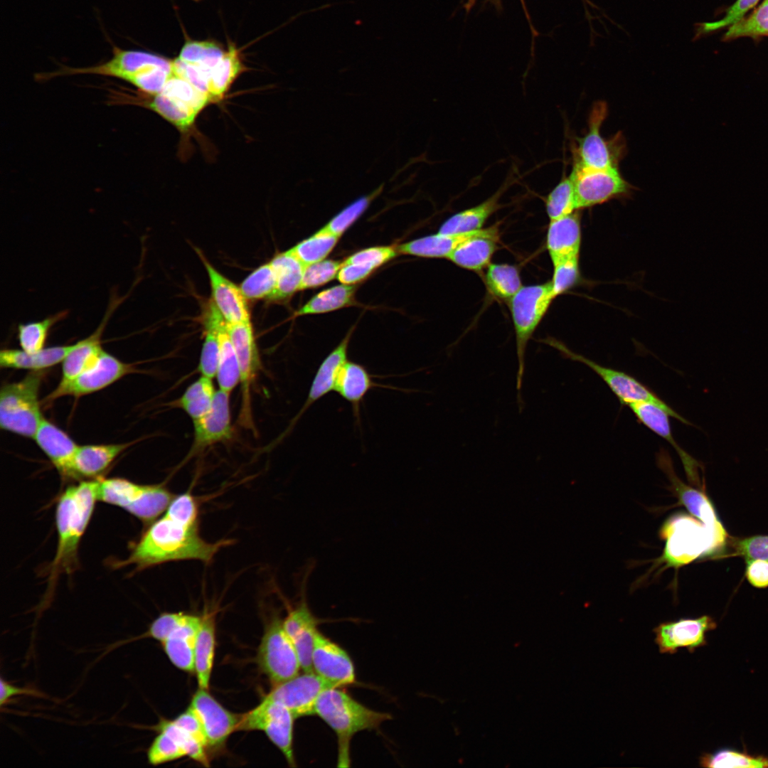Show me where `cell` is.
Returning <instances> with one entry per match:
<instances>
[{
    "instance_id": "32",
    "label": "cell",
    "mask_w": 768,
    "mask_h": 768,
    "mask_svg": "<svg viewBox=\"0 0 768 768\" xmlns=\"http://www.w3.org/2000/svg\"><path fill=\"white\" fill-rule=\"evenodd\" d=\"M373 378L363 365L347 360L336 380L334 391L351 405L353 416L358 421L361 405L369 391L377 387L388 388L375 383Z\"/></svg>"
},
{
    "instance_id": "9",
    "label": "cell",
    "mask_w": 768,
    "mask_h": 768,
    "mask_svg": "<svg viewBox=\"0 0 768 768\" xmlns=\"http://www.w3.org/2000/svg\"><path fill=\"white\" fill-rule=\"evenodd\" d=\"M143 105L159 114L181 132L193 124L201 111L210 102L209 95L174 74L161 91Z\"/></svg>"
},
{
    "instance_id": "48",
    "label": "cell",
    "mask_w": 768,
    "mask_h": 768,
    "mask_svg": "<svg viewBox=\"0 0 768 768\" xmlns=\"http://www.w3.org/2000/svg\"><path fill=\"white\" fill-rule=\"evenodd\" d=\"M66 315L67 311H62L38 321L20 324L18 327V339L21 349L33 353L45 348L50 329Z\"/></svg>"
},
{
    "instance_id": "6",
    "label": "cell",
    "mask_w": 768,
    "mask_h": 768,
    "mask_svg": "<svg viewBox=\"0 0 768 768\" xmlns=\"http://www.w3.org/2000/svg\"><path fill=\"white\" fill-rule=\"evenodd\" d=\"M174 496L160 484L142 485L122 478L98 479V501L120 507L144 522L160 517Z\"/></svg>"
},
{
    "instance_id": "56",
    "label": "cell",
    "mask_w": 768,
    "mask_h": 768,
    "mask_svg": "<svg viewBox=\"0 0 768 768\" xmlns=\"http://www.w3.org/2000/svg\"><path fill=\"white\" fill-rule=\"evenodd\" d=\"M399 252L392 246H378L358 251L348 257L343 262L358 264L373 270L394 258Z\"/></svg>"
},
{
    "instance_id": "30",
    "label": "cell",
    "mask_w": 768,
    "mask_h": 768,
    "mask_svg": "<svg viewBox=\"0 0 768 768\" xmlns=\"http://www.w3.org/2000/svg\"><path fill=\"white\" fill-rule=\"evenodd\" d=\"M580 210L550 220L546 238V247L551 261L580 256L581 247Z\"/></svg>"
},
{
    "instance_id": "2",
    "label": "cell",
    "mask_w": 768,
    "mask_h": 768,
    "mask_svg": "<svg viewBox=\"0 0 768 768\" xmlns=\"http://www.w3.org/2000/svg\"><path fill=\"white\" fill-rule=\"evenodd\" d=\"M98 479L82 481L68 487L56 507L58 545L51 565L52 576L70 572L77 564L80 541L97 500Z\"/></svg>"
},
{
    "instance_id": "51",
    "label": "cell",
    "mask_w": 768,
    "mask_h": 768,
    "mask_svg": "<svg viewBox=\"0 0 768 768\" xmlns=\"http://www.w3.org/2000/svg\"><path fill=\"white\" fill-rule=\"evenodd\" d=\"M550 220L567 215L577 210L574 184L570 176H564L545 200Z\"/></svg>"
},
{
    "instance_id": "10",
    "label": "cell",
    "mask_w": 768,
    "mask_h": 768,
    "mask_svg": "<svg viewBox=\"0 0 768 768\" xmlns=\"http://www.w3.org/2000/svg\"><path fill=\"white\" fill-rule=\"evenodd\" d=\"M257 661L273 686L296 676L302 670L296 649L284 628L283 619L278 615L266 626Z\"/></svg>"
},
{
    "instance_id": "38",
    "label": "cell",
    "mask_w": 768,
    "mask_h": 768,
    "mask_svg": "<svg viewBox=\"0 0 768 768\" xmlns=\"http://www.w3.org/2000/svg\"><path fill=\"white\" fill-rule=\"evenodd\" d=\"M215 648V621L214 615L202 617L198 631L195 651L194 671L200 688L208 689L213 666Z\"/></svg>"
},
{
    "instance_id": "21",
    "label": "cell",
    "mask_w": 768,
    "mask_h": 768,
    "mask_svg": "<svg viewBox=\"0 0 768 768\" xmlns=\"http://www.w3.org/2000/svg\"><path fill=\"white\" fill-rule=\"evenodd\" d=\"M190 706L202 725L208 750L215 752L222 749L230 735L237 730L240 717L225 709L207 689L199 688L194 693Z\"/></svg>"
},
{
    "instance_id": "52",
    "label": "cell",
    "mask_w": 768,
    "mask_h": 768,
    "mask_svg": "<svg viewBox=\"0 0 768 768\" xmlns=\"http://www.w3.org/2000/svg\"><path fill=\"white\" fill-rule=\"evenodd\" d=\"M383 189V184H381L371 193L356 198L333 217L323 228L340 237L366 210Z\"/></svg>"
},
{
    "instance_id": "19",
    "label": "cell",
    "mask_w": 768,
    "mask_h": 768,
    "mask_svg": "<svg viewBox=\"0 0 768 768\" xmlns=\"http://www.w3.org/2000/svg\"><path fill=\"white\" fill-rule=\"evenodd\" d=\"M335 687L314 672H303L274 685L267 697L285 705L296 718L315 715V705L322 691Z\"/></svg>"
},
{
    "instance_id": "33",
    "label": "cell",
    "mask_w": 768,
    "mask_h": 768,
    "mask_svg": "<svg viewBox=\"0 0 768 768\" xmlns=\"http://www.w3.org/2000/svg\"><path fill=\"white\" fill-rule=\"evenodd\" d=\"M131 442L78 446L71 474V479H90L102 474Z\"/></svg>"
},
{
    "instance_id": "1",
    "label": "cell",
    "mask_w": 768,
    "mask_h": 768,
    "mask_svg": "<svg viewBox=\"0 0 768 768\" xmlns=\"http://www.w3.org/2000/svg\"><path fill=\"white\" fill-rule=\"evenodd\" d=\"M230 540L210 543L199 533V508L190 493L175 496L165 512L154 521L132 548L129 555L115 563L117 567L133 565L142 570L179 560L209 563Z\"/></svg>"
},
{
    "instance_id": "54",
    "label": "cell",
    "mask_w": 768,
    "mask_h": 768,
    "mask_svg": "<svg viewBox=\"0 0 768 768\" xmlns=\"http://www.w3.org/2000/svg\"><path fill=\"white\" fill-rule=\"evenodd\" d=\"M343 262L331 260L305 265L299 290L316 287L324 284L336 277Z\"/></svg>"
},
{
    "instance_id": "41",
    "label": "cell",
    "mask_w": 768,
    "mask_h": 768,
    "mask_svg": "<svg viewBox=\"0 0 768 768\" xmlns=\"http://www.w3.org/2000/svg\"><path fill=\"white\" fill-rule=\"evenodd\" d=\"M243 70L240 53L230 45L220 61L211 71L208 82V92L212 102L220 100L234 80Z\"/></svg>"
},
{
    "instance_id": "57",
    "label": "cell",
    "mask_w": 768,
    "mask_h": 768,
    "mask_svg": "<svg viewBox=\"0 0 768 768\" xmlns=\"http://www.w3.org/2000/svg\"><path fill=\"white\" fill-rule=\"evenodd\" d=\"M733 547L736 555L742 556L747 564L757 560L768 561V535L735 540Z\"/></svg>"
},
{
    "instance_id": "25",
    "label": "cell",
    "mask_w": 768,
    "mask_h": 768,
    "mask_svg": "<svg viewBox=\"0 0 768 768\" xmlns=\"http://www.w3.org/2000/svg\"><path fill=\"white\" fill-rule=\"evenodd\" d=\"M230 393L216 391L210 410L193 420V449L200 450L229 439L232 434L230 412Z\"/></svg>"
},
{
    "instance_id": "42",
    "label": "cell",
    "mask_w": 768,
    "mask_h": 768,
    "mask_svg": "<svg viewBox=\"0 0 768 768\" xmlns=\"http://www.w3.org/2000/svg\"><path fill=\"white\" fill-rule=\"evenodd\" d=\"M355 291L354 286L344 284L325 289L313 297L294 316L326 313L352 305Z\"/></svg>"
},
{
    "instance_id": "59",
    "label": "cell",
    "mask_w": 768,
    "mask_h": 768,
    "mask_svg": "<svg viewBox=\"0 0 768 768\" xmlns=\"http://www.w3.org/2000/svg\"><path fill=\"white\" fill-rule=\"evenodd\" d=\"M0 707L3 708L15 696L28 695L43 697V695L37 689L31 687H19L1 678Z\"/></svg>"
},
{
    "instance_id": "3",
    "label": "cell",
    "mask_w": 768,
    "mask_h": 768,
    "mask_svg": "<svg viewBox=\"0 0 768 768\" xmlns=\"http://www.w3.org/2000/svg\"><path fill=\"white\" fill-rule=\"evenodd\" d=\"M339 687L329 688L319 695L315 705V715L321 718L338 738V767H348L350 742L355 734L363 730L378 729L392 716L388 713L371 710L362 705Z\"/></svg>"
},
{
    "instance_id": "44",
    "label": "cell",
    "mask_w": 768,
    "mask_h": 768,
    "mask_svg": "<svg viewBox=\"0 0 768 768\" xmlns=\"http://www.w3.org/2000/svg\"><path fill=\"white\" fill-rule=\"evenodd\" d=\"M484 280L488 291L502 300L510 301L523 287L518 269L508 264H489Z\"/></svg>"
},
{
    "instance_id": "31",
    "label": "cell",
    "mask_w": 768,
    "mask_h": 768,
    "mask_svg": "<svg viewBox=\"0 0 768 768\" xmlns=\"http://www.w3.org/2000/svg\"><path fill=\"white\" fill-rule=\"evenodd\" d=\"M202 617L185 614L181 623L161 642L170 661L178 668L194 671V651Z\"/></svg>"
},
{
    "instance_id": "17",
    "label": "cell",
    "mask_w": 768,
    "mask_h": 768,
    "mask_svg": "<svg viewBox=\"0 0 768 768\" xmlns=\"http://www.w3.org/2000/svg\"><path fill=\"white\" fill-rule=\"evenodd\" d=\"M716 626L713 619L708 615L667 621L653 629L654 641L661 654H674L681 648L693 653L707 644L706 634Z\"/></svg>"
},
{
    "instance_id": "27",
    "label": "cell",
    "mask_w": 768,
    "mask_h": 768,
    "mask_svg": "<svg viewBox=\"0 0 768 768\" xmlns=\"http://www.w3.org/2000/svg\"><path fill=\"white\" fill-rule=\"evenodd\" d=\"M628 406L639 422L672 445L682 462L689 481L701 487L698 469H702L703 466L685 452L674 439L669 422L670 415L660 407L651 402H634Z\"/></svg>"
},
{
    "instance_id": "53",
    "label": "cell",
    "mask_w": 768,
    "mask_h": 768,
    "mask_svg": "<svg viewBox=\"0 0 768 768\" xmlns=\"http://www.w3.org/2000/svg\"><path fill=\"white\" fill-rule=\"evenodd\" d=\"M579 260L580 256H575L553 263V275L550 282L555 297L580 283L581 273Z\"/></svg>"
},
{
    "instance_id": "49",
    "label": "cell",
    "mask_w": 768,
    "mask_h": 768,
    "mask_svg": "<svg viewBox=\"0 0 768 768\" xmlns=\"http://www.w3.org/2000/svg\"><path fill=\"white\" fill-rule=\"evenodd\" d=\"M277 285L274 270L270 262L252 272L240 284V288L247 299L271 300Z\"/></svg>"
},
{
    "instance_id": "29",
    "label": "cell",
    "mask_w": 768,
    "mask_h": 768,
    "mask_svg": "<svg viewBox=\"0 0 768 768\" xmlns=\"http://www.w3.org/2000/svg\"><path fill=\"white\" fill-rule=\"evenodd\" d=\"M33 439L62 476L71 479L73 462L79 445L45 417Z\"/></svg>"
},
{
    "instance_id": "18",
    "label": "cell",
    "mask_w": 768,
    "mask_h": 768,
    "mask_svg": "<svg viewBox=\"0 0 768 768\" xmlns=\"http://www.w3.org/2000/svg\"><path fill=\"white\" fill-rule=\"evenodd\" d=\"M657 463L666 474L671 489L679 502L695 517L703 523L712 533L720 545L727 536L726 532L718 520L714 507L704 493L703 489H694L684 484L676 474L671 457L667 452L660 450L657 454Z\"/></svg>"
},
{
    "instance_id": "43",
    "label": "cell",
    "mask_w": 768,
    "mask_h": 768,
    "mask_svg": "<svg viewBox=\"0 0 768 768\" xmlns=\"http://www.w3.org/2000/svg\"><path fill=\"white\" fill-rule=\"evenodd\" d=\"M206 307L203 318L205 338L198 370L201 375L213 378L216 375L218 367L219 347L215 324L218 309L211 300Z\"/></svg>"
},
{
    "instance_id": "50",
    "label": "cell",
    "mask_w": 768,
    "mask_h": 768,
    "mask_svg": "<svg viewBox=\"0 0 768 768\" xmlns=\"http://www.w3.org/2000/svg\"><path fill=\"white\" fill-rule=\"evenodd\" d=\"M759 36H768V0H764L750 15L729 26L723 40Z\"/></svg>"
},
{
    "instance_id": "14",
    "label": "cell",
    "mask_w": 768,
    "mask_h": 768,
    "mask_svg": "<svg viewBox=\"0 0 768 768\" xmlns=\"http://www.w3.org/2000/svg\"><path fill=\"white\" fill-rule=\"evenodd\" d=\"M169 61L153 53L122 50L114 46L113 56L107 62L87 68H62L57 71L41 74V79H50L65 75L95 74L119 78L134 85L146 72Z\"/></svg>"
},
{
    "instance_id": "5",
    "label": "cell",
    "mask_w": 768,
    "mask_h": 768,
    "mask_svg": "<svg viewBox=\"0 0 768 768\" xmlns=\"http://www.w3.org/2000/svg\"><path fill=\"white\" fill-rule=\"evenodd\" d=\"M555 298L550 281L542 284L522 287L509 301L516 334V390L520 411L523 408L521 390L525 374L526 347Z\"/></svg>"
},
{
    "instance_id": "7",
    "label": "cell",
    "mask_w": 768,
    "mask_h": 768,
    "mask_svg": "<svg viewBox=\"0 0 768 768\" xmlns=\"http://www.w3.org/2000/svg\"><path fill=\"white\" fill-rule=\"evenodd\" d=\"M608 107L605 102L597 101L592 107L588 127L582 137L577 138L573 151V166L582 169H603L618 168L626 153L625 138L618 132L609 139L600 132L607 118Z\"/></svg>"
},
{
    "instance_id": "39",
    "label": "cell",
    "mask_w": 768,
    "mask_h": 768,
    "mask_svg": "<svg viewBox=\"0 0 768 768\" xmlns=\"http://www.w3.org/2000/svg\"><path fill=\"white\" fill-rule=\"evenodd\" d=\"M215 324L219 347L217 380L220 390L230 393L240 380L238 361L227 331L226 321L218 310L216 314Z\"/></svg>"
},
{
    "instance_id": "4",
    "label": "cell",
    "mask_w": 768,
    "mask_h": 768,
    "mask_svg": "<svg viewBox=\"0 0 768 768\" xmlns=\"http://www.w3.org/2000/svg\"><path fill=\"white\" fill-rule=\"evenodd\" d=\"M42 378V370L31 371L22 380L1 387L0 427L2 430L33 439L44 418L39 400Z\"/></svg>"
},
{
    "instance_id": "13",
    "label": "cell",
    "mask_w": 768,
    "mask_h": 768,
    "mask_svg": "<svg viewBox=\"0 0 768 768\" xmlns=\"http://www.w3.org/2000/svg\"><path fill=\"white\" fill-rule=\"evenodd\" d=\"M570 176L574 184L577 208L580 210L614 199L627 198L634 189L618 168L594 169L572 166Z\"/></svg>"
},
{
    "instance_id": "37",
    "label": "cell",
    "mask_w": 768,
    "mask_h": 768,
    "mask_svg": "<svg viewBox=\"0 0 768 768\" xmlns=\"http://www.w3.org/2000/svg\"><path fill=\"white\" fill-rule=\"evenodd\" d=\"M506 187V184L481 203L452 215L442 224L438 233L458 234L481 229L487 219L501 207L498 201Z\"/></svg>"
},
{
    "instance_id": "35",
    "label": "cell",
    "mask_w": 768,
    "mask_h": 768,
    "mask_svg": "<svg viewBox=\"0 0 768 768\" xmlns=\"http://www.w3.org/2000/svg\"><path fill=\"white\" fill-rule=\"evenodd\" d=\"M493 226L477 230L458 233H437L403 243L397 249L399 253L427 258H448L462 242L476 235L489 232Z\"/></svg>"
},
{
    "instance_id": "40",
    "label": "cell",
    "mask_w": 768,
    "mask_h": 768,
    "mask_svg": "<svg viewBox=\"0 0 768 768\" xmlns=\"http://www.w3.org/2000/svg\"><path fill=\"white\" fill-rule=\"evenodd\" d=\"M270 262L277 279L276 289L271 300L289 299L300 289L305 265L290 250L278 253Z\"/></svg>"
},
{
    "instance_id": "36",
    "label": "cell",
    "mask_w": 768,
    "mask_h": 768,
    "mask_svg": "<svg viewBox=\"0 0 768 768\" xmlns=\"http://www.w3.org/2000/svg\"><path fill=\"white\" fill-rule=\"evenodd\" d=\"M75 343L56 346L28 353L22 349L5 348L0 351V366L4 368L40 371L62 363Z\"/></svg>"
},
{
    "instance_id": "24",
    "label": "cell",
    "mask_w": 768,
    "mask_h": 768,
    "mask_svg": "<svg viewBox=\"0 0 768 768\" xmlns=\"http://www.w3.org/2000/svg\"><path fill=\"white\" fill-rule=\"evenodd\" d=\"M210 281L211 301L228 324L250 321L247 299L240 287L220 274L198 250Z\"/></svg>"
},
{
    "instance_id": "26",
    "label": "cell",
    "mask_w": 768,
    "mask_h": 768,
    "mask_svg": "<svg viewBox=\"0 0 768 768\" xmlns=\"http://www.w3.org/2000/svg\"><path fill=\"white\" fill-rule=\"evenodd\" d=\"M352 333L353 329H351L339 344L320 363L311 382L306 400L292 420L290 425L283 434L284 437L292 430L309 407L331 391L334 390L340 368L348 360V348Z\"/></svg>"
},
{
    "instance_id": "28",
    "label": "cell",
    "mask_w": 768,
    "mask_h": 768,
    "mask_svg": "<svg viewBox=\"0 0 768 768\" xmlns=\"http://www.w3.org/2000/svg\"><path fill=\"white\" fill-rule=\"evenodd\" d=\"M120 302V299L114 297L97 329L88 337L75 343L73 350L62 362L60 381L71 380L92 368L98 363L105 351L101 345L102 333L109 319Z\"/></svg>"
},
{
    "instance_id": "8",
    "label": "cell",
    "mask_w": 768,
    "mask_h": 768,
    "mask_svg": "<svg viewBox=\"0 0 768 768\" xmlns=\"http://www.w3.org/2000/svg\"><path fill=\"white\" fill-rule=\"evenodd\" d=\"M660 534L666 544L659 561L666 567H678L688 564L719 545L703 523L684 514L669 518Z\"/></svg>"
},
{
    "instance_id": "16",
    "label": "cell",
    "mask_w": 768,
    "mask_h": 768,
    "mask_svg": "<svg viewBox=\"0 0 768 768\" xmlns=\"http://www.w3.org/2000/svg\"><path fill=\"white\" fill-rule=\"evenodd\" d=\"M134 370L130 363L122 362L105 351L92 368L71 380L60 381L43 402L50 403L64 396L80 398L95 393L132 373Z\"/></svg>"
},
{
    "instance_id": "23",
    "label": "cell",
    "mask_w": 768,
    "mask_h": 768,
    "mask_svg": "<svg viewBox=\"0 0 768 768\" xmlns=\"http://www.w3.org/2000/svg\"><path fill=\"white\" fill-rule=\"evenodd\" d=\"M227 331L235 348L240 373L242 390L241 420L250 425V388L260 365L253 329L250 321L228 324Z\"/></svg>"
},
{
    "instance_id": "12",
    "label": "cell",
    "mask_w": 768,
    "mask_h": 768,
    "mask_svg": "<svg viewBox=\"0 0 768 768\" xmlns=\"http://www.w3.org/2000/svg\"><path fill=\"white\" fill-rule=\"evenodd\" d=\"M551 346L557 348L562 356L575 361L585 363L594 370L609 386L623 405L646 402L655 404L666 411L671 417L677 419L686 425L692 424L676 412L666 402L647 386L640 383L634 377L617 370L602 366L582 355L577 354L567 348L561 342L553 338L545 341Z\"/></svg>"
},
{
    "instance_id": "34",
    "label": "cell",
    "mask_w": 768,
    "mask_h": 768,
    "mask_svg": "<svg viewBox=\"0 0 768 768\" xmlns=\"http://www.w3.org/2000/svg\"><path fill=\"white\" fill-rule=\"evenodd\" d=\"M498 239V227L494 225L489 232L472 237L459 244L447 259L460 267L481 271L490 264Z\"/></svg>"
},
{
    "instance_id": "45",
    "label": "cell",
    "mask_w": 768,
    "mask_h": 768,
    "mask_svg": "<svg viewBox=\"0 0 768 768\" xmlns=\"http://www.w3.org/2000/svg\"><path fill=\"white\" fill-rule=\"evenodd\" d=\"M216 390L212 378L201 376L185 390L177 402L191 419L204 415L211 407Z\"/></svg>"
},
{
    "instance_id": "47",
    "label": "cell",
    "mask_w": 768,
    "mask_h": 768,
    "mask_svg": "<svg viewBox=\"0 0 768 768\" xmlns=\"http://www.w3.org/2000/svg\"><path fill=\"white\" fill-rule=\"evenodd\" d=\"M338 238V236L322 228L290 250L304 265H307L323 260L335 247Z\"/></svg>"
},
{
    "instance_id": "15",
    "label": "cell",
    "mask_w": 768,
    "mask_h": 768,
    "mask_svg": "<svg viewBox=\"0 0 768 768\" xmlns=\"http://www.w3.org/2000/svg\"><path fill=\"white\" fill-rule=\"evenodd\" d=\"M154 728L157 735L146 751L150 764L156 766L188 756L208 766L207 748L174 720H161Z\"/></svg>"
},
{
    "instance_id": "58",
    "label": "cell",
    "mask_w": 768,
    "mask_h": 768,
    "mask_svg": "<svg viewBox=\"0 0 768 768\" xmlns=\"http://www.w3.org/2000/svg\"><path fill=\"white\" fill-rule=\"evenodd\" d=\"M373 271V269L361 265L343 262L336 277L341 284H354L366 278Z\"/></svg>"
},
{
    "instance_id": "55",
    "label": "cell",
    "mask_w": 768,
    "mask_h": 768,
    "mask_svg": "<svg viewBox=\"0 0 768 768\" xmlns=\"http://www.w3.org/2000/svg\"><path fill=\"white\" fill-rule=\"evenodd\" d=\"M185 616L183 612H164L159 614L149 626L148 629L142 635L133 637L116 644L119 646L144 638H151L163 642L174 629L181 623Z\"/></svg>"
},
{
    "instance_id": "46",
    "label": "cell",
    "mask_w": 768,
    "mask_h": 768,
    "mask_svg": "<svg viewBox=\"0 0 768 768\" xmlns=\"http://www.w3.org/2000/svg\"><path fill=\"white\" fill-rule=\"evenodd\" d=\"M704 767H768V757L753 756L736 750L722 748L713 753H704L700 757Z\"/></svg>"
},
{
    "instance_id": "11",
    "label": "cell",
    "mask_w": 768,
    "mask_h": 768,
    "mask_svg": "<svg viewBox=\"0 0 768 768\" xmlns=\"http://www.w3.org/2000/svg\"><path fill=\"white\" fill-rule=\"evenodd\" d=\"M295 718L283 704L267 696L255 708L240 717L237 730H262L281 751L291 767L296 766L293 752Z\"/></svg>"
},
{
    "instance_id": "20",
    "label": "cell",
    "mask_w": 768,
    "mask_h": 768,
    "mask_svg": "<svg viewBox=\"0 0 768 768\" xmlns=\"http://www.w3.org/2000/svg\"><path fill=\"white\" fill-rule=\"evenodd\" d=\"M301 587L300 599L292 607L287 604V614L283 619L284 628L297 653L303 672H314L311 656L318 625L322 620L311 612L306 597V577Z\"/></svg>"
},
{
    "instance_id": "60",
    "label": "cell",
    "mask_w": 768,
    "mask_h": 768,
    "mask_svg": "<svg viewBox=\"0 0 768 768\" xmlns=\"http://www.w3.org/2000/svg\"><path fill=\"white\" fill-rule=\"evenodd\" d=\"M748 582L757 588L768 587V561L757 560L747 564L745 572Z\"/></svg>"
},
{
    "instance_id": "22",
    "label": "cell",
    "mask_w": 768,
    "mask_h": 768,
    "mask_svg": "<svg viewBox=\"0 0 768 768\" xmlns=\"http://www.w3.org/2000/svg\"><path fill=\"white\" fill-rule=\"evenodd\" d=\"M311 663L313 671L335 687L355 682L354 665L348 653L319 630L314 638Z\"/></svg>"
}]
</instances>
